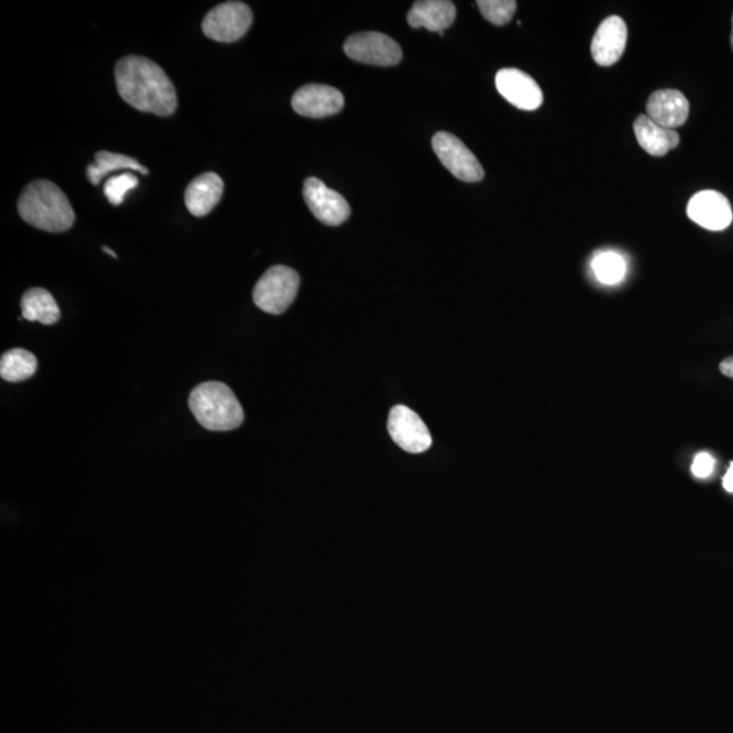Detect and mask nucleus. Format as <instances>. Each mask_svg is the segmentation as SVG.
Returning <instances> with one entry per match:
<instances>
[{"label": "nucleus", "mask_w": 733, "mask_h": 733, "mask_svg": "<svg viewBox=\"0 0 733 733\" xmlns=\"http://www.w3.org/2000/svg\"><path fill=\"white\" fill-rule=\"evenodd\" d=\"M389 433L396 445L412 454L426 453L432 445L431 432L416 412L396 405L389 416Z\"/></svg>", "instance_id": "nucleus-8"}, {"label": "nucleus", "mask_w": 733, "mask_h": 733, "mask_svg": "<svg viewBox=\"0 0 733 733\" xmlns=\"http://www.w3.org/2000/svg\"><path fill=\"white\" fill-rule=\"evenodd\" d=\"M19 212L27 224L49 233H63L75 222L69 197L47 180L33 181L25 187L20 196Z\"/></svg>", "instance_id": "nucleus-2"}, {"label": "nucleus", "mask_w": 733, "mask_h": 733, "mask_svg": "<svg viewBox=\"0 0 733 733\" xmlns=\"http://www.w3.org/2000/svg\"><path fill=\"white\" fill-rule=\"evenodd\" d=\"M731 46L733 49V16H732V35H731Z\"/></svg>", "instance_id": "nucleus-28"}, {"label": "nucleus", "mask_w": 733, "mask_h": 733, "mask_svg": "<svg viewBox=\"0 0 733 733\" xmlns=\"http://www.w3.org/2000/svg\"><path fill=\"white\" fill-rule=\"evenodd\" d=\"M455 16V4L449 0H420L413 4L407 14V24L413 29L426 27L428 30L443 35L444 30L454 24Z\"/></svg>", "instance_id": "nucleus-16"}, {"label": "nucleus", "mask_w": 733, "mask_h": 733, "mask_svg": "<svg viewBox=\"0 0 733 733\" xmlns=\"http://www.w3.org/2000/svg\"><path fill=\"white\" fill-rule=\"evenodd\" d=\"M633 130H635L638 145L652 157H664L681 142L680 134L675 130H667L645 114L638 115Z\"/></svg>", "instance_id": "nucleus-17"}, {"label": "nucleus", "mask_w": 733, "mask_h": 733, "mask_svg": "<svg viewBox=\"0 0 733 733\" xmlns=\"http://www.w3.org/2000/svg\"><path fill=\"white\" fill-rule=\"evenodd\" d=\"M22 318L42 325L57 323L62 317L51 292L44 289L27 290L21 301Z\"/></svg>", "instance_id": "nucleus-18"}, {"label": "nucleus", "mask_w": 733, "mask_h": 733, "mask_svg": "<svg viewBox=\"0 0 733 733\" xmlns=\"http://www.w3.org/2000/svg\"><path fill=\"white\" fill-rule=\"evenodd\" d=\"M38 363L32 352L21 349L5 352L0 359V375L5 382H22L36 374Z\"/></svg>", "instance_id": "nucleus-20"}, {"label": "nucleus", "mask_w": 733, "mask_h": 733, "mask_svg": "<svg viewBox=\"0 0 733 733\" xmlns=\"http://www.w3.org/2000/svg\"><path fill=\"white\" fill-rule=\"evenodd\" d=\"M344 51L355 62L378 68H390L399 64L402 59L399 44L378 32H363L351 36L344 44Z\"/></svg>", "instance_id": "nucleus-6"}, {"label": "nucleus", "mask_w": 733, "mask_h": 733, "mask_svg": "<svg viewBox=\"0 0 733 733\" xmlns=\"http://www.w3.org/2000/svg\"><path fill=\"white\" fill-rule=\"evenodd\" d=\"M592 269L600 283L613 285L625 278L626 262L616 253H600L594 258Z\"/></svg>", "instance_id": "nucleus-21"}, {"label": "nucleus", "mask_w": 733, "mask_h": 733, "mask_svg": "<svg viewBox=\"0 0 733 733\" xmlns=\"http://www.w3.org/2000/svg\"><path fill=\"white\" fill-rule=\"evenodd\" d=\"M720 371L725 377L733 379V356L726 357L725 361L720 363Z\"/></svg>", "instance_id": "nucleus-25"}, {"label": "nucleus", "mask_w": 733, "mask_h": 733, "mask_svg": "<svg viewBox=\"0 0 733 733\" xmlns=\"http://www.w3.org/2000/svg\"><path fill=\"white\" fill-rule=\"evenodd\" d=\"M120 97L141 112L172 115L178 109V93L161 65L143 57L120 59L114 68Z\"/></svg>", "instance_id": "nucleus-1"}, {"label": "nucleus", "mask_w": 733, "mask_h": 733, "mask_svg": "<svg viewBox=\"0 0 733 733\" xmlns=\"http://www.w3.org/2000/svg\"><path fill=\"white\" fill-rule=\"evenodd\" d=\"M303 197L319 222L339 225L349 220L351 207L340 193L330 190L321 180L310 178L303 185Z\"/></svg>", "instance_id": "nucleus-9"}, {"label": "nucleus", "mask_w": 733, "mask_h": 733, "mask_svg": "<svg viewBox=\"0 0 733 733\" xmlns=\"http://www.w3.org/2000/svg\"><path fill=\"white\" fill-rule=\"evenodd\" d=\"M301 278L294 269L284 266L269 268L253 291V301L268 314H283L294 303Z\"/></svg>", "instance_id": "nucleus-4"}, {"label": "nucleus", "mask_w": 733, "mask_h": 733, "mask_svg": "<svg viewBox=\"0 0 733 733\" xmlns=\"http://www.w3.org/2000/svg\"><path fill=\"white\" fill-rule=\"evenodd\" d=\"M190 407L198 424L208 431H233L245 420L240 401L222 382L198 384L190 395Z\"/></svg>", "instance_id": "nucleus-3"}, {"label": "nucleus", "mask_w": 733, "mask_h": 733, "mask_svg": "<svg viewBox=\"0 0 733 733\" xmlns=\"http://www.w3.org/2000/svg\"><path fill=\"white\" fill-rule=\"evenodd\" d=\"M139 185V179L131 173H124L110 178L103 185V195L112 206H121L123 204L126 193L135 190Z\"/></svg>", "instance_id": "nucleus-23"}, {"label": "nucleus", "mask_w": 733, "mask_h": 733, "mask_svg": "<svg viewBox=\"0 0 733 733\" xmlns=\"http://www.w3.org/2000/svg\"><path fill=\"white\" fill-rule=\"evenodd\" d=\"M687 215L694 223L710 231L730 228L733 219L729 198L716 191L696 193L687 204Z\"/></svg>", "instance_id": "nucleus-10"}, {"label": "nucleus", "mask_w": 733, "mask_h": 733, "mask_svg": "<svg viewBox=\"0 0 733 733\" xmlns=\"http://www.w3.org/2000/svg\"><path fill=\"white\" fill-rule=\"evenodd\" d=\"M253 24V11L246 3L225 2L213 8L203 21V32L218 42H234L244 37Z\"/></svg>", "instance_id": "nucleus-5"}, {"label": "nucleus", "mask_w": 733, "mask_h": 733, "mask_svg": "<svg viewBox=\"0 0 733 733\" xmlns=\"http://www.w3.org/2000/svg\"><path fill=\"white\" fill-rule=\"evenodd\" d=\"M477 5L484 19L496 26L509 24L517 9L515 0H478Z\"/></svg>", "instance_id": "nucleus-22"}, {"label": "nucleus", "mask_w": 733, "mask_h": 733, "mask_svg": "<svg viewBox=\"0 0 733 733\" xmlns=\"http://www.w3.org/2000/svg\"><path fill=\"white\" fill-rule=\"evenodd\" d=\"M102 251H103L105 253H108V255H110V256H112V257H114V258H118V255H115V252L110 251L109 247L103 246V247H102Z\"/></svg>", "instance_id": "nucleus-27"}, {"label": "nucleus", "mask_w": 733, "mask_h": 733, "mask_svg": "<svg viewBox=\"0 0 733 733\" xmlns=\"http://www.w3.org/2000/svg\"><path fill=\"white\" fill-rule=\"evenodd\" d=\"M688 112L691 105L683 93L677 90H658L648 99V118L667 130H675L685 124Z\"/></svg>", "instance_id": "nucleus-14"}, {"label": "nucleus", "mask_w": 733, "mask_h": 733, "mask_svg": "<svg viewBox=\"0 0 733 733\" xmlns=\"http://www.w3.org/2000/svg\"><path fill=\"white\" fill-rule=\"evenodd\" d=\"M224 192L223 180L217 173H204L198 175L187 185L185 191V204L187 211L193 217H206L218 206Z\"/></svg>", "instance_id": "nucleus-15"}, {"label": "nucleus", "mask_w": 733, "mask_h": 733, "mask_svg": "<svg viewBox=\"0 0 733 733\" xmlns=\"http://www.w3.org/2000/svg\"><path fill=\"white\" fill-rule=\"evenodd\" d=\"M723 487L726 492L733 493V461L731 462L729 472H726L723 478Z\"/></svg>", "instance_id": "nucleus-26"}, {"label": "nucleus", "mask_w": 733, "mask_h": 733, "mask_svg": "<svg viewBox=\"0 0 733 733\" xmlns=\"http://www.w3.org/2000/svg\"><path fill=\"white\" fill-rule=\"evenodd\" d=\"M496 87L506 101L522 110H536L543 102L541 87L517 69H503L496 75Z\"/></svg>", "instance_id": "nucleus-12"}, {"label": "nucleus", "mask_w": 733, "mask_h": 733, "mask_svg": "<svg viewBox=\"0 0 733 733\" xmlns=\"http://www.w3.org/2000/svg\"><path fill=\"white\" fill-rule=\"evenodd\" d=\"M432 147L439 161L450 173L465 183H479L485 178L481 163L459 137L449 132H438L433 136Z\"/></svg>", "instance_id": "nucleus-7"}, {"label": "nucleus", "mask_w": 733, "mask_h": 733, "mask_svg": "<svg viewBox=\"0 0 733 733\" xmlns=\"http://www.w3.org/2000/svg\"><path fill=\"white\" fill-rule=\"evenodd\" d=\"M626 42L625 21L621 16H609L600 24L592 38L591 53L595 62L603 68L615 64L624 54Z\"/></svg>", "instance_id": "nucleus-13"}, {"label": "nucleus", "mask_w": 733, "mask_h": 733, "mask_svg": "<svg viewBox=\"0 0 733 733\" xmlns=\"http://www.w3.org/2000/svg\"><path fill=\"white\" fill-rule=\"evenodd\" d=\"M343 93L328 85H306L292 97V108L305 118L322 119L344 108Z\"/></svg>", "instance_id": "nucleus-11"}, {"label": "nucleus", "mask_w": 733, "mask_h": 733, "mask_svg": "<svg viewBox=\"0 0 733 733\" xmlns=\"http://www.w3.org/2000/svg\"><path fill=\"white\" fill-rule=\"evenodd\" d=\"M119 170H136L145 175L150 173L135 158L124 156V154L98 151L96 162L87 167V179L93 185H99L109 173L119 172Z\"/></svg>", "instance_id": "nucleus-19"}, {"label": "nucleus", "mask_w": 733, "mask_h": 733, "mask_svg": "<svg viewBox=\"0 0 733 733\" xmlns=\"http://www.w3.org/2000/svg\"><path fill=\"white\" fill-rule=\"evenodd\" d=\"M716 461L709 453H699L693 461L692 473L697 478H708L712 476Z\"/></svg>", "instance_id": "nucleus-24"}]
</instances>
